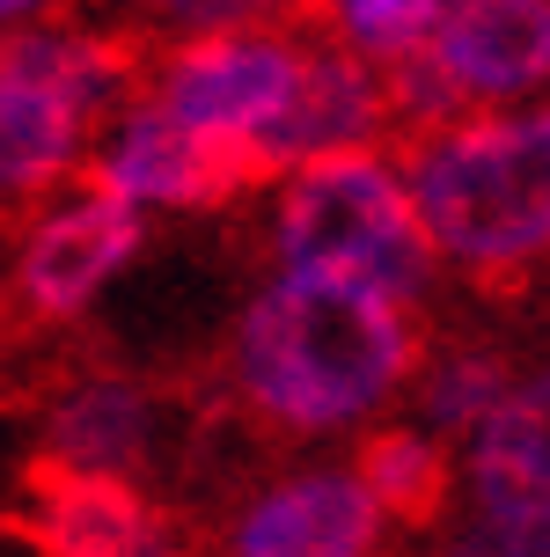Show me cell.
Wrapping results in <instances>:
<instances>
[{
	"mask_svg": "<svg viewBox=\"0 0 550 557\" xmlns=\"http://www.w3.org/2000/svg\"><path fill=\"white\" fill-rule=\"evenodd\" d=\"M426 337L412 301L338 272H279L257 286L228 331L220 374L279 441L367 433L418 382Z\"/></svg>",
	"mask_w": 550,
	"mask_h": 557,
	"instance_id": "cell-1",
	"label": "cell"
},
{
	"mask_svg": "<svg viewBox=\"0 0 550 557\" xmlns=\"http://www.w3.org/2000/svg\"><path fill=\"white\" fill-rule=\"evenodd\" d=\"M404 176L448 272L522 278L550 264V96L404 139Z\"/></svg>",
	"mask_w": 550,
	"mask_h": 557,
	"instance_id": "cell-2",
	"label": "cell"
},
{
	"mask_svg": "<svg viewBox=\"0 0 550 557\" xmlns=\"http://www.w3.org/2000/svg\"><path fill=\"white\" fill-rule=\"evenodd\" d=\"M272 264L367 278L412 308L426 301L433 272L448 264L418 221L404 147L375 139V147H338V154H308L286 169L272 191Z\"/></svg>",
	"mask_w": 550,
	"mask_h": 557,
	"instance_id": "cell-3",
	"label": "cell"
},
{
	"mask_svg": "<svg viewBox=\"0 0 550 557\" xmlns=\"http://www.w3.org/2000/svg\"><path fill=\"white\" fill-rule=\"evenodd\" d=\"M302 66H308L302 15L147 45V88L184 125H198L213 147H228L257 184H265V147L286 125L294 96H302Z\"/></svg>",
	"mask_w": 550,
	"mask_h": 557,
	"instance_id": "cell-4",
	"label": "cell"
},
{
	"mask_svg": "<svg viewBox=\"0 0 550 557\" xmlns=\"http://www.w3.org/2000/svg\"><path fill=\"white\" fill-rule=\"evenodd\" d=\"M139 243H147V206H133L125 191H110L96 176L37 198L23 235H15V272H8L15 331L82 323L96 294L139 257Z\"/></svg>",
	"mask_w": 550,
	"mask_h": 557,
	"instance_id": "cell-5",
	"label": "cell"
},
{
	"mask_svg": "<svg viewBox=\"0 0 550 557\" xmlns=\"http://www.w3.org/2000/svg\"><path fill=\"white\" fill-rule=\"evenodd\" d=\"M463 499L455 550L550 557V367L522 374V389L463 441Z\"/></svg>",
	"mask_w": 550,
	"mask_h": 557,
	"instance_id": "cell-6",
	"label": "cell"
},
{
	"mask_svg": "<svg viewBox=\"0 0 550 557\" xmlns=\"http://www.w3.org/2000/svg\"><path fill=\"white\" fill-rule=\"evenodd\" d=\"M88 176L125 191L147 213H206V206H228L235 191H249V176L228 147L184 125L155 88H139L133 103H118L96 133V154H88Z\"/></svg>",
	"mask_w": 550,
	"mask_h": 557,
	"instance_id": "cell-7",
	"label": "cell"
},
{
	"mask_svg": "<svg viewBox=\"0 0 550 557\" xmlns=\"http://www.w3.org/2000/svg\"><path fill=\"white\" fill-rule=\"evenodd\" d=\"M15 529L52 557H155L169 550V513L133 484V470H74L29 455Z\"/></svg>",
	"mask_w": 550,
	"mask_h": 557,
	"instance_id": "cell-8",
	"label": "cell"
},
{
	"mask_svg": "<svg viewBox=\"0 0 550 557\" xmlns=\"http://www.w3.org/2000/svg\"><path fill=\"white\" fill-rule=\"evenodd\" d=\"M396 529L359 462H308V470L265 484L228 521L235 557H367Z\"/></svg>",
	"mask_w": 550,
	"mask_h": 557,
	"instance_id": "cell-9",
	"label": "cell"
},
{
	"mask_svg": "<svg viewBox=\"0 0 550 557\" xmlns=\"http://www.w3.org/2000/svg\"><path fill=\"white\" fill-rule=\"evenodd\" d=\"M396 139V111H389V66L382 59L338 45L308 23V66H302V96L286 125L265 147V184H279L294 162L308 154H338V147H375Z\"/></svg>",
	"mask_w": 550,
	"mask_h": 557,
	"instance_id": "cell-10",
	"label": "cell"
},
{
	"mask_svg": "<svg viewBox=\"0 0 550 557\" xmlns=\"http://www.w3.org/2000/svg\"><path fill=\"white\" fill-rule=\"evenodd\" d=\"M433 59L469 111H506L550 96V0H448Z\"/></svg>",
	"mask_w": 550,
	"mask_h": 557,
	"instance_id": "cell-11",
	"label": "cell"
},
{
	"mask_svg": "<svg viewBox=\"0 0 550 557\" xmlns=\"http://www.w3.org/2000/svg\"><path fill=\"white\" fill-rule=\"evenodd\" d=\"M155 433H162V411H155V389L133 382V374H74L59 382L45 404H37V455L52 462H74V470H147L155 455Z\"/></svg>",
	"mask_w": 550,
	"mask_h": 557,
	"instance_id": "cell-12",
	"label": "cell"
},
{
	"mask_svg": "<svg viewBox=\"0 0 550 557\" xmlns=\"http://www.w3.org/2000/svg\"><path fill=\"white\" fill-rule=\"evenodd\" d=\"M96 133H103V117H88L74 96L0 66V184L15 206H37V198L66 191L74 176H88Z\"/></svg>",
	"mask_w": 550,
	"mask_h": 557,
	"instance_id": "cell-13",
	"label": "cell"
},
{
	"mask_svg": "<svg viewBox=\"0 0 550 557\" xmlns=\"http://www.w3.org/2000/svg\"><path fill=\"white\" fill-rule=\"evenodd\" d=\"M0 66L52 82L59 96H74L88 117H110L118 103H133L139 88H147V37L133 45V37H103V29H88V23L45 15V23L8 29Z\"/></svg>",
	"mask_w": 550,
	"mask_h": 557,
	"instance_id": "cell-14",
	"label": "cell"
},
{
	"mask_svg": "<svg viewBox=\"0 0 550 557\" xmlns=\"http://www.w3.org/2000/svg\"><path fill=\"white\" fill-rule=\"evenodd\" d=\"M353 462L375 484V499L389 506L396 529H440L455 492H463V447L448 441V433H433L426 418L353 433Z\"/></svg>",
	"mask_w": 550,
	"mask_h": 557,
	"instance_id": "cell-15",
	"label": "cell"
},
{
	"mask_svg": "<svg viewBox=\"0 0 550 557\" xmlns=\"http://www.w3.org/2000/svg\"><path fill=\"white\" fill-rule=\"evenodd\" d=\"M514 389H522V374L506 367L499 345H448V352H433V360L418 367L412 418H426L433 433H448V441L463 447Z\"/></svg>",
	"mask_w": 550,
	"mask_h": 557,
	"instance_id": "cell-16",
	"label": "cell"
},
{
	"mask_svg": "<svg viewBox=\"0 0 550 557\" xmlns=\"http://www.w3.org/2000/svg\"><path fill=\"white\" fill-rule=\"evenodd\" d=\"M294 15L316 23L323 37H338V45L396 66V59H412L418 45H433L448 0H302Z\"/></svg>",
	"mask_w": 550,
	"mask_h": 557,
	"instance_id": "cell-17",
	"label": "cell"
},
{
	"mask_svg": "<svg viewBox=\"0 0 550 557\" xmlns=\"http://www.w3.org/2000/svg\"><path fill=\"white\" fill-rule=\"evenodd\" d=\"M389 111H396V147L418 133H433V125H448V117H463V88L448 82V66L433 59V45H418L412 59H396L389 66Z\"/></svg>",
	"mask_w": 550,
	"mask_h": 557,
	"instance_id": "cell-18",
	"label": "cell"
},
{
	"mask_svg": "<svg viewBox=\"0 0 550 557\" xmlns=\"http://www.w3.org/2000/svg\"><path fill=\"white\" fill-rule=\"evenodd\" d=\"M302 0H133L139 37L169 45V37H206V29H243V23H279Z\"/></svg>",
	"mask_w": 550,
	"mask_h": 557,
	"instance_id": "cell-19",
	"label": "cell"
},
{
	"mask_svg": "<svg viewBox=\"0 0 550 557\" xmlns=\"http://www.w3.org/2000/svg\"><path fill=\"white\" fill-rule=\"evenodd\" d=\"M45 15H66V0H0V23H8V29L45 23Z\"/></svg>",
	"mask_w": 550,
	"mask_h": 557,
	"instance_id": "cell-20",
	"label": "cell"
}]
</instances>
